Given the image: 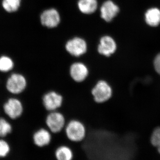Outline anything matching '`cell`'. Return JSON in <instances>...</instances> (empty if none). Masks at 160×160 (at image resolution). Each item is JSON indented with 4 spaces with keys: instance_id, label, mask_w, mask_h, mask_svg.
<instances>
[{
    "instance_id": "1",
    "label": "cell",
    "mask_w": 160,
    "mask_h": 160,
    "mask_svg": "<svg viewBox=\"0 0 160 160\" xmlns=\"http://www.w3.org/2000/svg\"><path fill=\"white\" fill-rule=\"evenodd\" d=\"M63 131L67 139L72 143L83 142L87 135V129L84 123L76 119L67 122Z\"/></svg>"
},
{
    "instance_id": "2",
    "label": "cell",
    "mask_w": 160,
    "mask_h": 160,
    "mask_svg": "<svg viewBox=\"0 0 160 160\" xmlns=\"http://www.w3.org/2000/svg\"><path fill=\"white\" fill-rule=\"evenodd\" d=\"M92 96L96 103L103 104L111 99L113 96V89L106 80H98L91 91Z\"/></svg>"
},
{
    "instance_id": "3",
    "label": "cell",
    "mask_w": 160,
    "mask_h": 160,
    "mask_svg": "<svg viewBox=\"0 0 160 160\" xmlns=\"http://www.w3.org/2000/svg\"><path fill=\"white\" fill-rule=\"evenodd\" d=\"M66 123L65 115L59 110L48 112L45 120L46 128L52 134H58L63 131Z\"/></svg>"
},
{
    "instance_id": "4",
    "label": "cell",
    "mask_w": 160,
    "mask_h": 160,
    "mask_svg": "<svg viewBox=\"0 0 160 160\" xmlns=\"http://www.w3.org/2000/svg\"><path fill=\"white\" fill-rule=\"evenodd\" d=\"M64 102L62 95L55 90L46 92L42 97V103L48 112L57 111L61 109Z\"/></svg>"
},
{
    "instance_id": "5",
    "label": "cell",
    "mask_w": 160,
    "mask_h": 160,
    "mask_svg": "<svg viewBox=\"0 0 160 160\" xmlns=\"http://www.w3.org/2000/svg\"><path fill=\"white\" fill-rule=\"evenodd\" d=\"M89 73V67L82 62H74L69 66V75L75 82L81 83L85 82L88 78Z\"/></svg>"
},
{
    "instance_id": "6",
    "label": "cell",
    "mask_w": 160,
    "mask_h": 160,
    "mask_svg": "<svg viewBox=\"0 0 160 160\" xmlns=\"http://www.w3.org/2000/svg\"><path fill=\"white\" fill-rule=\"evenodd\" d=\"M27 81L26 77L19 73H13L8 78L6 82L7 90L13 94L22 93L26 89Z\"/></svg>"
},
{
    "instance_id": "7",
    "label": "cell",
    "mask_w": 160,
    "mask_h": 160,
    "mask_svg": "<svg viewBox=\"0 0 160 160\" xmlns=\"http://www.w3.org/2000/svg\"><path fill=\"white\" fill-rule=\"evenodd\" d=\"M65 48L70 55L79 58L86 53L87 45L86 41L82 38L75 37L66 42Z\"/></svg>"
},
{
    "instance_id": "8",
    "label": "cell",
    "mask_w": 160,
    "mask_h": 160,
    "mask_svg": "<svg viewBox=\"0 0 160 160\" xmlns=\"http://www.w3.org/2000/svg\"><path fill=\"white\" fill-rule=\"evenodd\" d=\"M52 133L46 127L37 129L32 134V141L37 148L42 149L49 146L52 140Z\"/></svg>"
},
{
    "instance_id": "9",
    "label": "cell",
    "mask_w": 160,
    "mask_h": 160,
    "mask_svg": "<svg viewBox=\"0 0 160 160\" xmlns=\"http://www.w3.org/2000/svg\"><path fill=\"white\" fill-rule=\"evenodd\" d=\"M40 21L42 26L48 28L57 27L61 22V16L58 11L54 8L43 11L40 16Z\"/></svg>"
},
{
    "instance_id": "10",
    "label": "cell",
    "mask_w": 160,
    "mask_h": 160,
    "mask_svg": "<svg viewBox=\"0 0 160 160\" xmlns=\"http://www.w3.org/2000/svg\"><path fill=\"white\" fill-rule=\"evenodd\" d=\"M117 44L114 40L109 36H104L100 39L98 51L101 55L109 57L115 52Z\"/></svg>"
},
{
    "instance_id": "11",
    "label": "cell",
    "mask_w": 160,
    "mask_h": 160,
    "mask_svg": "<svg viewBox=\"0 0 160 160\" xmlns=\"http://www.w3.org/2000/svg\"><path fill=\"white\" fill-rule=\"evenodd\" d=\"M4 109L6 115L12 119L20 117L23 112V106L19 100L10 98L5 103Z\"/></svg>"
},
{
    "instance_id": "12",
    "label": "cell",
    "mask_w": 160,
    "mask_h": 160,
    "mask_svg": "<svg viewBox=\"0 0 160 160\" xmlns=\"http://www.w3.org/2000/svg\"><path fill=\"white\" fill-rule=\"evenodd\" d=\"M119 8L111 0H108L103 3L100 8V15L106 22H110L118 13Z\"/></svg>"
},
{
    "instance_id": "13",
    "label": "cell",
    "mask_w": 160,
    "mask_h": 160,
    "mask_svg": "<svg viewBox=\"0 0 160 160\" xmlns=\"http://www.w3.org/2000/svg\"><path fill=\"white\" fill-rule=\"evenodd\" d=\"M57 160H72L74 158L73 150L70 146L66 145L59 146L54 152Z\"/></svg>"
},
{
    "instance_id": "14",
    "label": "cell",
    "mask_w": 160,
    "mask_h": 160,
    "mask_svg": "<svg viewBox=\"0 0 160 160\" xmlns=\"http://www.w3.org/2000/svg\"><path fill=\"white\" fill-rule=\"evenodd\" d=\"M78 6L79 10L83 14H92L97 9V0H79Z\"/></svg>"
},
{
    "instance_id": "15",
    "label": "cell",
    "mask_w": 160,
    "mask_h": 160,
    "mask_svg": "<svg viewBox=\"0 0 160 160\" xmlns=\"http://www.w3.org/2000/svg\"><path fill=\"white\" fill-rule=\"evenodd\" d=\"M146 23L151 26H157L160 23V10L158 8H151L147 10L146 15Z\"/></svg>"
},
{
    "instance_id": "16",
    "label": "cell",
    "mask_w": 160,
    "mask_h": 160,
    "mask_svg": "<svg viewBox=\"0 0 160 160\" xmlns=\"http://www.w3.org/2000/svg\"><path fill=\"white\" fill-rule=\"evenodd\" d=\"M21 2L22 0H2V6L7 12H13L18 10Z\"/></svg>"
},
{
    "instance_id": "17",
    "label": "cell",
    "mask_w": 160,
    "mask_h": 160,
    "mask_svg": "<svg viewBox=\"0 0 160 160\" xmlns=\"http://www.w3.org/2000/svg\"><path fill=\"white\" fill-rule=\"evenodd\" d=\"M14 66V63L9 57L3 56L0 57V71L7 72L11 70Z\"/></svg>"
},
{
    "instance_id": "18",
    "label": "cell",
    "mask_w": 160,
    "mask_h": 160,
    "mask_svg": "<svg viewBox=\"0 0 160 160\" xmlns=\"http://www.w3.org/2000/svg\"><path fill=\"white\" fill-rule=\"evenodd\" d=\"M11 125L5 119H0V137H5L12 131Z\"/></svg>"
},
{
    "instance_id": "19",
    "label": "cell",
    "mask_w": 160,
    "mask_h": 160,
    "mask_svg": "<svg viewBox=\"0 0 160 160\" xmlns=\"http://www.w3.org/2000/svg\"><path fill=\"white\" fill-rule=\"evenodd\" d=\"M151 142L153 146L157 147L158 151L160 153V127L154 129L152 134Z\"/></svg>"
},
{
    "instance_id": "20",
    "label": "cell",
    "mask_w": 160,
    "mask_h": 160,
    "mask_svg": "<svg viewBox=\"0 0 160 160\" xmlns=\"http://www.w3.org/2000/svg\"><path fill=\"white\" fill-rule=\"evenodd\" d=\"M10 151L9 144L6 141L0 140V158L6 157Z\"/></svg>"
},
{
    "instance_id": "21",
    "label": "cell",
    "mask_w": 160,
    "mask_h": 160,
    "mask_svg": "<svg viewBox=\"0 0 160 160\" xmlns=\"http://www.w3.org/2000/svg\"><path fill=\"white\" fill-rule=\"evenodd\" d=\"M154 65L156 70L160 74V53L155 59Z\"/></svg>"
}]
</instances>
